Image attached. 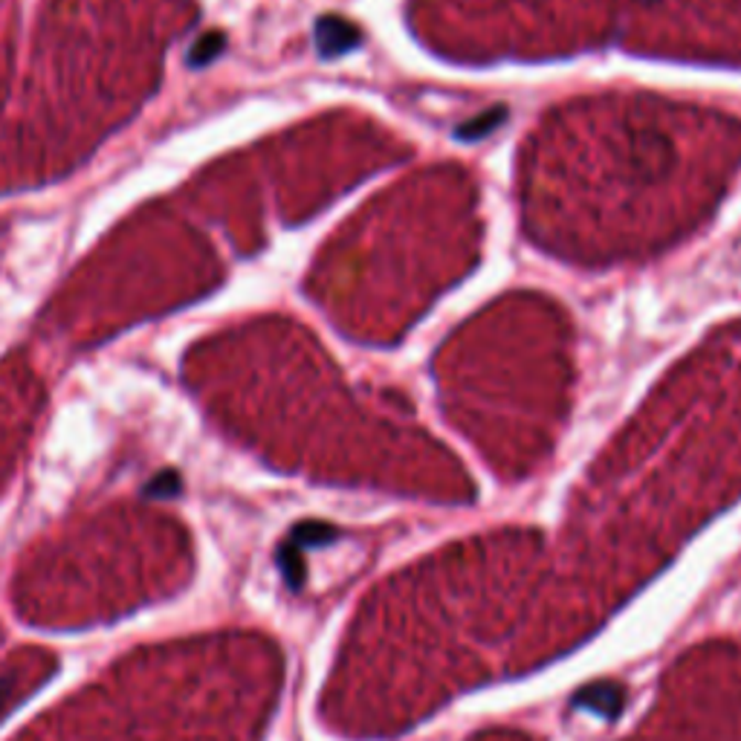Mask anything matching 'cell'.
<instances>
[{
	"label": "cell",
	"mask_w": 741,
	"mask_h": 741,
	"mask_svg": "<svg viewBox=\"0 0 741 741\" xmlns=\"http://www.w3.org/2000/svg\"><path fill=\"white\" fill-rule=\"evenodd\" d=\"M179 487V478L174 472H165V476H156L149 487H145V495H174Z\"/></svg>",
	"instance_id": "obj_3"
},
{
	"label": "cell",
	"mask_w": 741,
	"mask_h": 741,
	"mask_svg": "<svg viewBox=\"0 0 741 741\" xmlns=\"http://www.w3.org/2000/svg\"><path fill=\"white\" fill-rule=\"evenodd\" d=\"M316 44L325 58L330 55H342L359 44L357 26H351L345 18H322L316 24Z\"/></svg>",
	"instance_id": "obj_1"
},
{
	"label": "cell",
	"mask_w": 741,
	"mask_h": 741,
	"mask_svg": "<svg viewBox=\"0 0 741 741\" xmlns=\"http://www.w3.org/2000/svg\"><path fill=\"white\" fill-rule=\"evenodd\" d=\"M15 680L18 675H9V678H0V712L7 710L12 698H15Z\"/></svg>",
	"instance_id": "obj_4"
},
{
	"label": "cell",
	"mask_w": 741,
	"mask_h": 741,
	"mask_svg": "<svg viewBox=\"0 0 741 741\" xmlns=\"http://www.w3.org/2000/svg\"><path fill=\"white\" fill-rule=\"evenodd\" d=\"M501 119H504V110H487V113H481L478 119H472V122H464V126L458 128V140H481V137H487V133L492 131V128L499 126Z\"/></svg>",
	"instance_id": "obj_2"
}]
</instances>
